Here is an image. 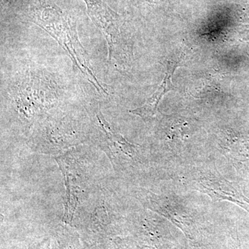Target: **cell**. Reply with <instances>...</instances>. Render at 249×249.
Instances as JSON below:
<instances>
[{"label":"cell","instance_id":"cell-5","mask_svg":"<svg viewBox=\"0 0 249 249\" xmlns=\"http://www.w3.org/2000/svg\"><path fill=\"white\" fill-rule=\"evenodd\" d=\"M177 67H178V64L176 62L168 61L165 77L162 80L161 83L159 85L155 92L150 98H147V101L142 107L131 110L130 112L132 114L140 116L144 120L152 119L156 116L158 111L159 105L162 98L165 93L173 89L174 86L172 78Z\"/></svg>","mask_w":249,"mask_h":249},{"label":"cell","instance_id":"cell-7","mask_svg":"<svg viewBox=\"0 0 249 249\" xmlns=\"http://www.w3.org/2000/svg\"><path fill=\"white\" fill-rule=\"evenodd\" d=\"M134 1H141V2H142V1H146V2H152L154 0H134Z\"/></svg>","mask_w":249,"mask_h":249},{"label":"cell","instance_id":"cell-6","mask_svg":"<svg viewBox=\"0 0 249 249\" xmlns=\"http://www.w3.org/2000/svg\"><path fill=\"white\" fill-rule=\"evenodd\" d=\"M24 0H1V9L18 11L22 8Z\"/></svg>","mask_w":249,"mask_h":249},{"label":"cell","instance_id":"cell-2","mask_svg":"<svg viewBox=\"0 0 249 249\" xmlns=\"http://www.w3.org/2000/svg\"><path fill=\"white\" fill-rule=\"evenodd\" d=\"M63 93L53 75L35 69L16 73L6 91L18 110L29 119L53 107Z\"/></svg>","mask_w":249,"mask_h":249},{"label":"cell","instance_id":"cell-1","mask_svg":"<svg viewBox=\"0 0 249 249\" xmlns=\"http://www.w3.org/2000/svg\"><path fill=\"white\" fill-rule=\"evenodd\" d=\"M21 11L28 20L39 26L68 53L73 66L100 94L107 95L108 86L95 74L88 53L81 45L76 24L53 0H24Z\"/></svg>","mask_w":249,"mask_h":249},{"label":"cell","instance_id":"cell-4","mask_svg":"<svg viewBox=\"0 0 249 249\" xmlns=\"http://www.w3.org/2000/svg\"><path fill=\"white\" fill-rule=\"evenodd\" d=\"M196 185L198 191L209 196L213 201H230L249 212V199L240 188L223 177L206 174L197 178Z\"/></svg>","mask_w":249,"mask_h":249},{"label":"cell","instance_id":"cell-3","mask_svg":"<svg viewBox=\"0 0 249 249\" xmlns=\"http://www.w3.org/2000/svg\"><path fill=\"white\" fill-rule=\"evenodd\" d=\"M87 6L88 16L103 33L108 46V61L122 67L130 55L124 22L120 15L103 0H82Z\"/></svg>","mask_w":249,"mask_h":249}]
</instances>
